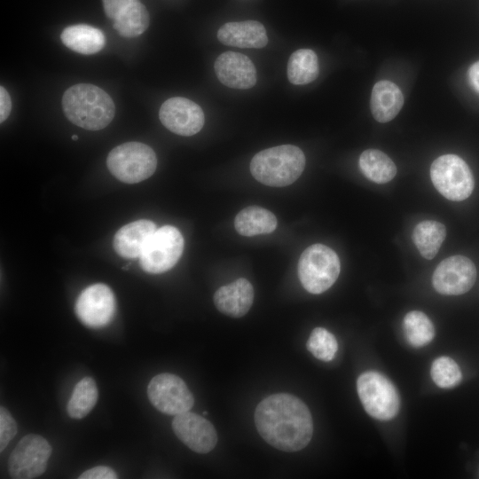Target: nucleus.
<instances>
[{
    "mask_svg": "<svg viewBox=\"0 0 479 479\" xmlns=\"http://www.w3.org/2000/svg\"><path fill=\"white\" fill-rule=\"evenodd\" d=\"M184 250V238L179 230L164 225L155 231L149 239L139 263L142 269L152 274H159L176 265Z\"/></svg>",
    "mask_w": 479,
    "mask_h": 479,
    "instance_id": "6e6552de",
    "label": "nucleus"
},
{
    "mask_svg": "<svg viewBox=\"0 0 479 479\" xmlns=\"http://www.w3.org/2000/svg\"><path fill=\"white\" fill-rule=\"evenodd\" d=\"M98 397L95 381L89 376L82 378L75 387L67 402V414L72 419H82L93 409Z\"/></svg>",
    "mask_w": 479,
    "mask_h": 479,
    "instance_id": "a878e982",
    "label": "nucleus"
},
{
    "mask_svg": "<svg viewBox=\"0 0 479 479\" xmlns=\"http://www.w3.org/2000/svg\"><path fill=\"white\" fill-rule=\"evenodd\" d=\"M159 117L169 130L185 137L198 133L205 122L201 107L183 97L167 99L160 108Z\"/></svg>",
    "mask_w": 479,
    "mask_h": 479,
    "instance_id": "ddd939ff",
    "label": "nucleus"
},
{
    "mask_svg": "<svg viewBox=\"0 0 479 479\" xmlns=\"http://www.w3.org/2000/svg\"><path fill=\"white\" fill-rule=\"evenodd\" d=\"M254 419L260 436L283 452H298L312 437L313 422L309 408L288 393H277L263 399L255 408Z\"/></svg>",
    "mask_w": 479,
    "mask_h": 479,
    "instance_id": "f257e3e1",
    "label": "nucleus"
},
{
    "mask_svg": "<svg viewBox=\"0 0 479 479\" xmlns=\"http://www.w3.org/2000/svg\"><path fill=\"white\" fill-rule=\"evenodd\" d=\"M305 167L302 151L293 145H282L257 153L250 162V172L260 183L272 187L293 184Z\"/></svg>",
    "mask_w": 479,
    "mask_h": 479,
    "instance_id": "7ed1b4c3",
    "label": "nucleus"
},
{
    "mask_svg": "<svg viewBox=\"0 0 479 479\" xmlns=\"http://www.w3.org/2000/svg\"><path fill=\"white\" fill-rule=\"evenodd\" d=\"M404 105V96L399 87L392 82L383 80L373 88L370 107L373 118L379 122L394 119Z\"/></svg>",
    "mask_w": 479,
    "mask_h": 479,
    "instance_id": "6ab92c4d",
    "label": "nucleus"
},
{
    "mask_svg": "<svg viewBox=\"0 0 479 479\" xmlns=\"http://www.w3.org/2000/svg\"><path fill=\"white\" fill-rule=\"evenodd\" d=\"M150 22L149 13L140 0H135L114 20L113 27L123 37L131 38L143 34Z\"/></svg>",
    "mask_w": 479,
    "mask_h": 479,
    "instance_id": "393cba45",
    "label": "nucleus"
},
{
    "mask_svg": "<svg viewBox=\"0 0 479 479\" xmlns=\"http://www.w3.org/2000/svg\"><path fill=\"white\" fill-rule=\"evenodd\" d=\"M157 230L153 221L140 219L120 228L114 237L115 252L124 258H137Z\"/></svg>",
    "mask_w": 479,
    "mask_h": 479,
    "instance_id": "a211bd4d",
    "label": "nucleus"
},
{
    "mask_svg": "<svg viewBox=\"0 0 479 479\" xmlns=\"http://www.w3.org/2000/svg\"><path fill=\"white\" fill-rule=\"evenodd\" d=\"M72 139H73V140H77V139H78V137H77L76 135H73V136H72Z\"/></svg>",
    "mask_w": 479,
    "mask_h": 479,
    "instance_id": "f704fd0d",
    "label": "nucleus"
},
{
    "mask_svg": "<svg viewBox=\"0 0 479 479\" xmlns=\"http://www.w3.org/2000/svg\"><path fill=\"white\" fill-rule=\"evenodd\" d=\"M106 165L118 180L136 184L150 177L157 167L154 151L139 142H127L108 153Z\"/></svg>",
    "mask_w": 479,
    "mask_h": 479,
    "instance_id": "39448f33",
    "label": "nucleus"
},
{
    "mask_svg": "<svg viewBox=\"0 0 479 479\" xmlns=\"http://www.w3.org/2000/svg\"><path fill=\"white\" fill-rule=\"evenodd\" d=\"M52 452L49 442L36 434L23 436L8 460L10 476L14 479H32L43 475Z\"/></svg>",
    "mask_w": 479,
    "mask_h": 479,
    "instance_id": "1a4fd4ad",
    "label": "nucleus"
},
{
    "mask_svg": "<svg viewBox=\"0 0 479 479\" xmlns=\"http://www.w3.org/2000/svg\"><path fill=\"white\" fill-rule=\"evenodd\" d=\"M404 331L408 342L413 347H423L435 336L434 325L421 311L408 312L403 321Z\"/></svg>",
    "mask_w": 479,
    "mask_h": 479,
    "instance_id": "bb28decb",
    "label": "nucleus"
},
{
    "mask_svg": "<svg viewBox=\"0 0 479 479\" xmlns=\"http://www.w3.org/2000/svg\"><path fill=\"white\" fill-rule=\"evenodd\" d=\"M430 177L436 189L453 201L468 198L475 186L468 165L455 154H444L436 159L430 168Z\"/></svg>",
    "mask_w": 479,
    "mask_h": 479,
    "instance_id": "0eeeda50",
    "label": "nucleus"
},
{
    "mask_svg": "<svg viewBox=\"0 0 479 479\" xmlns=\"http://www.w3.org/2000/svg\"><path fill=\"white\" fill-rule=\"evenodd\" d=\"M217 39L224 45L239 48H263L268 43L265 27L255 20L227 22L218 29Z\"/></svg>",
    "mask_w": 479,
    "mask_h": 479,
    "instance_id": "f3484780",
    "label": "nucleus"
},
{
    "mask_svg": "<svg viewBox=\"0 0 479 479\" xmlns=\"http://www.w3.org/2000/svg\"><path fill=\"white\" fill-rule=\"evenodd\" d=\"M62 108L72 123L88 130L106 128L115 114L112 98L104 90L90 83H78L68 88L62 97Z\"/></svg>",
    "mask_w": 479,
    "mask_h": 479,
    "instance_id": "f03ea898",
    "label": "nucleus"
},
{
    "mask_svg": "<svg viewBox=\"0 0 479 479\" xmlns=\"http://www.w3.org/2000/svg\"><path fill=\"white\" fill-rule=\"evenodd\" d=\"M446 236L445 226L437 221L425 220L419 223L412 232V240L425 259H433Z\"/></svg>",
    "mask_w": 479,
    "mask_h": 479,
    "instance_id": "5701e85b",
    "label": "nucleus"
},
{
    "mask_svg": "<svg viewBox=\"0 0 479 479\" xmlns=\"http://www.w3.org/2000/svg\"><path fill=\"white\" fill-rule=\"evenodd\" d=\"M359 167L366 178L377 184L388 183L397 174L393 161L377 149L364 151L359 157Z\"/></svg>",
    "mask_w": 479,
    "mask_h": 479,
    "instance_id": "4be33fe9",
    "label": "nucleus"
},
{
    "mask_svg": "<svg viewBox=\"0 0 479 479\" xmlns=\"http://www.w3.org/2000/svg\"><path fill=\"white\" fill-rule=\"evenodd\" d=\"M306 347L316 358L329 362L335 357L338 343L334 335L326 328L316 327L312 330Z\"/></svg>",
    "mask_w": 479,
    "mask_h": 479,
    "instance_id": "cd10ccee",
    "label": "nucleus"
},
{
    "mask_svg": "<svg viewBox=\"0 0 479 479\" xmlns=\"http://www.w3.org/2000/svg\"><path fill=\"white\" fill-rule=\"evenodd\" d=\"M60 39L70 50L86 55L98 52L106 43L103 32L86 24L67 27L62 31Z\"/></svg>",
    "mask_w": 479,
    "mask_h": 479,
    "instance_id": "aec40b11",
    "label": "nucleus"
},
{
    "mask_svg": "<svg viewBox=\"0 0 479 479\" xmlns=\"http://www.w3.org/2000/svg\"><path fill=\"white\" fill-rule=\"evenodd\" d=\"M431 376L434 382L442 389L453 388L462 379L459 365L453 359L448 357H440L433 362Z\"/></svg>",
    "mask_w": 479,
    "mask_h": 479,
    "instance_id": "c85d7f7f",
    "label": "nucleus"
},
{
    "mask_svg": "<svg viewBox=\"0 0 479 479\" xmlns=\"http://www.w3.org/2000/svg\"><path fill=\"white\" fill-rule=\"evenodd\" d=\"M151 404L161 412L177 415L188 412L194 397L185 382L177 375L164 373L155 375L147 386Z\"/></svg>",
    "mask_w": 479,
    "mask_h": 479,
    "instance_id": "9d476101",
    "label": "nucleus"
},
{
    "mask_svg": "<svg viewBox=\"0 0 479 479\" xmlns=\"http://www.w3.org/2000/svg\"><path fill=\"white\" fill-rule=\"evenodd\" d=\"M467 75L471 86L479 93V60L469 67Z\"/></svg>",
    "mask_w": 479,
    "mask_h": 479,
    "instance_id": "72a5a7b5",
    "label": "nucleus"
},
{
    "mask_svg": "<svg viewBox=\"0 0 479 479\" xmlns=\"http://www.w3.org/2000/svg\"><path fill=\"white\" fill-rule=\"evenodd\" d=\"M75 311L79 320L88 327L106 326L112 321L116 311V301L112 289L101 283L86 287L75 302Z\"/></svg>",
    "mask_w": 479,
    "mask_h": 479,
    "instance_id": "9b49d317",
    "label": "nucleus"
},
{
    "mask_svg": "<svg viewBox=\"0 0 479 479\" xmlns=\"http://www.w3.org/2000/svg\"><path fill=\"white\" fill-rule=\"evenodd\" d=\"M277 218L273 213L258 206H249L240 210L234 220L239 234L251 237L272 232L277 227Z\"/></svg>",
    "mask_w": 479,
    "mask_h": 479,
    "instance_id": "412c9836",
    "label": "nucleus"
},
{
    "mask_svg": "<svg viewBox=\"0 0 479 479\" xmlns=\"http://www.w3.org/2000/svg\"><path fill=\"white\" fill-rule=\"evenodd\" d=\"M357 389L365 412L373 418L388 420L397 414L399 395L384 375L373 371L362 373L357 381Z\"/></svg>",
    "mask_w": 479,
    "mask_h": 479,
    "instance_id": "423d86ee",
    "label": "nucleus"
},
{
    "mask_svg": "<svg viewBox=\"0 0 479 479\" xmlns=\"http://www.w3.org/2000/svg\"><path fill=\"white\" fill-rule=\"evenodd\" d=\"M214 67L217 79L229 88L247 90L256 83L255 65L242 53L225 51L217 57Z\"/></svg>",
    "mask_w": 479,
    "mask_h": 479,
    "instance_id": "2eb2a0df",
    "label": "nucleus"
},
{
    "mask_svg": "<svg viewBox=\"0 0 479 479\" xmlns=\"http://www.w3.org/2000/svg\"><path fill=\"white\" fill-rule=\"evenodd\" d=\"M254 301V288L251 283L240 278L219 287L214 294L216 309L224 315L240 318L247 313Z\"/></svg>",
    "mask_w": 479,
    "mask_h": 479,
    "instance_id": "dca6fc26",
    "label": "nucleus"
},
{
    "mask_svg": "<svg viewBox=\"0 0 479 479\" xmlns=\"http://www.w3.org/2000/svg\"><path fill=\"white\" fill-rule=\"evenodd\" d=\"M18 431L17 423L10 412L0 407V452H3Z\"/></svg>",
    "mask_w": 479,
    "mask_h": 479,
    "instance_id": "c756f323",
    "label": "nucleus"
},
{
    "mask_svg": "<svg viewBox=\"0 0 479 479\" xmlns=\"http://www.w3.org/2000/svg\"><path fill=\"white\" fill-rule=\"evenodd\" d=\"M475 279V265L463 255H452L442 261L432 277L435 289L446 295L467 293L472 288Z\"/></svg>",
    "mask_w": 479,
    "mask_h": 479,
    "instance_id": "f8f14e48",
    "label": "nucleus"
},
{
    "mask_svg": "<svg viewBox=\"0 0 479 479\" xmlns=\"http://www.w3.org/2000/svg\"><path fill=\"white\" fill-rule=\"evenodd\" d=\"M172 429L182 443L197 453H208L217 444V433L213 424L189 411L175 415Z\"/></svg>",
    "mask_w": 479,
    "mask_h": 479,
    "instance_id": "4468645a",
    "label": "nucleus"
},
{
    "mask_svg": "<svg viewBox=\"0 0 479 479\" xmlns=\"http://www.w3.org/2000/svg\"><path fill=\"white\" fill-rule=\"evenodd\" d=\"M79 479H116L117 474L109 467L98 466L90 468L78 477Z\"/></svg>",
    "mask_w": 479,
    "mask_h": 479,
    "instance_id": "2f4dec72",
    "label": "nucleus"
},
{
    "mask_svg": "<svg viewBox=\"0 0 479 479\" xmlns=\"http://www.w3.org/2000/svg\"><path fill=\"white\" fill-rule=\"evenodd\" d=\"M317 54L310 49H299L293 52L287 62V78L294 85L313 82L318 75Z\"/></svg>",
    "mask_w": 479,
    "mask_h": 479,
    "instance_id": "b1692460",
    "label": "nucleus"
},
{
    "mask_svg": "<svg viewBox=\"0 0 479 479\" xmlns=\"http://www.w3.org/2000/svg\"><path fill=\"white\" fill-rule=\"evenodd\" d=\"M12 109V101L7 90L0 87V122H4L10 115Z\"/></svg>",
    "mask_w": 479,
    "mask_h": 479,
    "instance_id": "473e14b6",
    "label": "nucleus"
},
{
    "mask_svg": "<svg viewBox=\"0 0 479 479\" xmlns=\"http://www.w3.org/2000/svg\"><path fill=\"white\" fill-rule=\"evenodd\" d=\"M135 0H102L106 15L114 20Z\"/></svg>",
    "mask_w": 479,
    "mask_h": 479,
    "instance_id": "7c9ffc66",
    "label": "nucleus"
},
{
    "mask_svg": "<svg viewBox=\"0 0 479 479\" xmlns=\"http://www.w3.org/2000/svg\"><path fill=\"white\" fill-rule=\"evenodd\" d=\"M340 271L337 254L323 244L308 247L298 262V277L302 287L315 294L330 288L338 279Z\"/></svg>",
    "mask_w": 479,
    "mask_h": 479,
    "instance_id": "20e7f679",
    "label": "nucleus"
}]
</instances>
